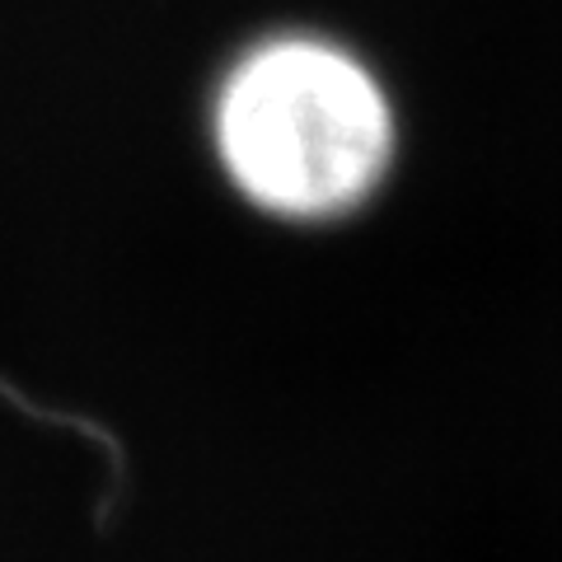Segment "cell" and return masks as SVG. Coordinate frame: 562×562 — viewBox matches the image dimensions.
I'll list each match as a JSON object with an SVG mask.
<instances>
[{"label":"cell","mask_w":562,"mask_h":562,"mask_svg":"<svg viewBox=\"0 0 562 562\" xmlns=\"http://www.w3.org/2000/svg\"><path fill=\"white\" fill-rule=\"evenodd\" d=\"M211 155L258 216L338 225L375 202L398 155V113L380 70L314 29L262 33L216 76Z\"/></svg>","instance_id":"cell-1"}]
</instances>
